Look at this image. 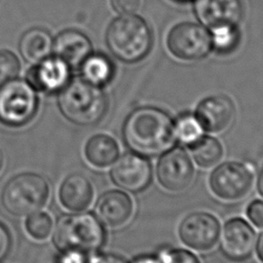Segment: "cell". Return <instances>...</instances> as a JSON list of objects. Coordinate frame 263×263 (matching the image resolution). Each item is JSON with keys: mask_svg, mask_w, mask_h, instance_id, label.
Wrapping results in <instances>:
<instances>
[{"mask_svg": "<svg viewBox=\"0 0 263 263\" xmlns=\"http://www.w3.org/2000/svg\"><path fill=\"white\" fill-rule=\"evenodd\" d=\"M125 145L139 155L151 157L163 153L175 141L174 120L156 107H140L125 119L122 127Z\"/></svg>", "mask_w": 263, "mask_h": 263, "instance_id": "obj_1", "label": "cell"}, {"mask_svg": "<svg viewBox=\"0 0 263 263\" xmlns=\"http://www.w3.org/2000/svg\"><path fill=\"white\" fill-rule=\"evenodd\" d=\"M58 93L61 113L74 124L96 125L106 115L108 109L106 93L100 86L87 82L82 77L71 78Z\"/></svg>", "mask_w": 263, "mask_h": 263, "instance_id": "obj_2", "label": "cell"}, {"mask_svg": "<svg viewBox=\"0 0 263 263\" xmlns=\"http://www.w3.org/2000/svg\"><path fill=\"white\" fill-rule=\"evenodd\" d=\"M106 42L115 58L125 63H135L149 52L152 46V33L142 17L121 14L109 25Z\"/></svg>", "mask_w": 263, "mask_h": 263, "instance_id": "obj_3", "label": "cell"}, {"mask_svg": "<svg viewBox=\"0 0 263 263\" xmlns=\"http://www.w3.org/2000/svg\"><path fill=\"white\" fill-rule=\"evenodd\" d=\"M106 240V231L92 213H77L59 218L53 232V242L62 252L78 250L84 253L98 251Z\"/></svg>", "mask_w": 263, "mask_h": 263, "instance_id": "obj_4", "label": "cell"}, {"mask_svg": "<svg viewBox=\"0 0 263 263\" xmlns=\"http://www.w3.org/2000/svg\"><path fill=\"white\" fill-rule=\"evenodd\" d=\"M49 196V184L36 173H21L12 177L3 187L1 202L11 215H31L44 206Z\"/></svg>", "mask_w": 263, "mask_h": 263, "instance_id": "obj_5", "label": "cell"}, {"mask_svg": "<svg viewBox=\"0 0 263 263\" xmlns=\"http://www.w3.org/2000/svg\"><path fill=\"white\" fill-rule=\"evenodd\" d=\"M36 90L27 80L13 78L0 84V123L6 127H23L38 111Z\"/></svg>", "mask_w": 263, "mask_h": 263, "instance_id": "obj_6", "label": "cell"}, {"mask_svg": "<svg viewBox=\"0 0 263 263\" xmlns=\"http://www.w3.org/2000/svg\"><path fill=\"white\" fill-rule=\"evenodd\" d=\"M255 167L250 163L227 161L218 165L210 176V187L214 194L225 200H237L252 189Z\"/></svg>", "mask_w": 263, "mask_h": 263, "instance_id": "obj_7", "label": "cell"}, {"mask_svg": "<svg viewBox=\"0 0 263 263\" xmlns=\"http://www.w3.org/2000/svg\"><path fill=\"white\" fill-rule=\"evenodd\" d=\"M167 46L175 57L185 61L202 59L213 48L210 32L195 23L175 26L168 33Z\"/></svg>", "mask_w": 263, "mask_h": 263, "instance_id": "obj_8", "label": "cell"}, {"mask_svg": "<svg viewBox=\"0 0 263 263\" xmlns=\"http://www.w3.org/2000/svg\"><path fill=\"white\" fill-rule=\"evenodd\" d=\"M156 177L159 184L168 191L187 189L194 179V165L185 149L175 147L161 153L156 165Z\"/></svg>", "mask_w": 263, "mask_h": 263, "instance_id": "obj_9", "label": "cell"}, {"mask_svg": "<svg viewBox=\"0 0 263 263\" xmlns=\"http://www.w3.org/2000/svg\"><path fill=\"white\" fill-rule=\"evenodd\" d=\"M221 232L219 220L208 212H193L179 225L182 242L197 251H209L218 241Z\"/></svg>", "mask_w": 263, "mask_h": 263, "instance_id": "obj_10", "label": "cell"}, {"mask_svg": "<svg viewBox=\"0 0 263 263\" xmlns=\"http://www.w3.org/2000/svg\"><path fill=\"white\" fill-rule=\"evenodd\" d=\"M110 176L120 188L130 192H140L147 188L152 178V166L145 156L125 153L115 161Z\"/></svg>", "mask_w": 263, "mask_h": 263, "instance_id": "obj_11", "label": "cell"}, {"mask_svg": "<svg viewBox=\"0 0 263 263\" xmlns=\"http://www.w3.org/2000/svg\"><path fill=\"white\" fill-rule=\"evenodd\" d=\"M72 69L57 55L34 64L26 74V80L37 91L45 93L59 92L71 79Z\"/></svg>", "mask_w": 263, "mask_h": 263, "instance_id": "obj_12", "label": "cell"}, {"mask_svg": "<svg viewBox=\"0 0 263 263\" xmlns=\"http://www.w3.org/2000/svg\"><path fill=\"white\" fill-rule=\"evenodd\" d=\"M221 250L231 260L248 258L256 243V232L242 218L228 220L221 233Z\"/></svg>", "mask_w": 263, "mask_h": 263, "instance_id": "obj_13", "label": "cell"}, {"mask_svg": "<svg viewBox=\"0 0 263 263\" xmlns=\"http://www.w3.org/2000/svg\"><path fill=\"white\" fill-rule=\"evenodd\" d=\"M195 116L205 132L219 134L233 123L236 108L228 97L212 96L198 104Z\"/></svg>", "mask_w": 263, "mask_h": 263, "instance_id": "obj_14", "label": "cell"}, {"mask_svg": "<svg viewBox=\"0 0 263 263\" xmlns=\"http://www.w3.org/2000/svg\"><path fill=\"white\" fill-rule=\"evenodd\" d=\"M194 11L198 21L210 29L220 25L237 26L242 4L240 0H195Z\"/></svg>", "mask_w": 263, "mask_h": 263, "instance_id": "obj_15", "label": "cell"}, {"mask_svg": "<svg viewBox=\"0 0 263 263\" xmlns=\"http://www.w3.org/2000/svg\"><path fill=\"white\" fill-rule=\"evenodd\" d=\"M52 52L66 62L71 69H79L83 61L92 52L89 38L82 32L68 29L53 39Z\"/></svg>", "mask_w": 263, "mask_h": 263, "instance_id": "obj_16", "label": "cell"}, {"mask_svg": "<svg viewBox=\"0 0 263 263\" xmlns=\"http://www.w3.org/2000/svg\"><path fill=\"white\" fill-rule=\"evenodd\" d=\"M133 211V199L121 190H109L97 202V213L103 223L109 227L124 225L130 219Z\"/></svg>", "mask_w": 263, "mask_h": 263, "instance_id": "obj_17", "label": "cell"}, {"mask_svg": "<svg viewBox=\"0 0 263 263\" xmlns=\"http://www.w3.org/2000/svg\"><path fill=\"white\" fill-rule=\"evenodd\" d=\"M93 194L90 180L80 173H73L66 177L59 189L61 203L71 212L85 210L91 203Z\"/></svg>", "mask_w": 263, "mask_h": 263, "instance_id": "obj_18", "label": "cell"}, {"mask_svg": "<svg viewBox=\"0 0 263 263\" xmlns=\"http://www.w3.org/2000/svg\"><path fill=\"white\" fill-rule=\"evenodd\" d=\"M53 38L43 28H31L26 31L18 42V51L29 64H37L52 55Z\"/></svg>", "mask_w": 263, "mask_h": 263, "instance_id": "obj_19", "label": "cell"}, {"mask_svg": "<svg viewBox=\"0 0 263 263\" xmlns=\"http://www.w3.org/2000/svg\"><path fill=\"white\" fill-rule=\"evenodd\" d=\"M84 155L91 165L107 167L117 160L119 145L113 137L107 134H97L85 143Z\"/></svg>", "mask_w": 263, "mask_h": 263, "instance_id": "obj_20", "label": "cell"}, {"mask_svg": "<svg viewBox=\"0 0 263 263\" xmlns=\"http://www.w3.org/2000/svg\"><path fill=\"white\" fill-rule=\"evenodd\" d=\"M80 77L97 86H104L114 75V67L108 57L103 53H90L80 65Z\"/></svg>", "mask_w": 263, "mask_h": 263, "instance_id": "obj_21", "label": "cell"}, {"mask_svg": "<svg viewBox=\"0 0 263 263\" xmlns=\"http://www.w3.org/2000/svg\"><path fill=\"white\" fill-rule=\"evenodd\" d=\"M193 159L201 167H212L223 156V146L220 141L211 136H203L190 147Z\"/></svg>", "mask_w": 263, "mask_h": 263, "instance_id": "obj_22", "label": "cell"}, {"mask_svg": "<svg viewBox=\"0 0 263 263\" xmlns=\"http://www.w3.org/2000/svg\"><path fill=\"white\" fill-rule=\"evenodd\" d=\"M174 130L175 138L189 148L203 137L204 132L195 114L192 113L181 114L174 121Z\"/></svg>", "mask_w": 263, "mask_h": 263, "instance_id": "obj_23", "label": "cell"}, {"mask_svg": "<svg viewBox=\"0 0 263 263\" xmlns=\"http://www.w3.org/2000/svg\"><path fill=\"white\" fill-rule=\"evenodd\" d=\"M212 47L219 52H230L238 43V30L234 25H220L211 28Z\"/></svg>", "mask_w": 263, "mask_h": 263, "instance_id": "obj_24", "label": "cell"}, {"mask_svg": "<svg viewBox=\"0 0 263 263\" xmlns=\"http://www.w3.org/2000/svg\"><path fill=\"white\" fill-rule=\"evenodd\" d=\"M52 218L45 212H35L27 218L25 227L28 234L37 240L47 238L52 229Z\"/></svg>", "mask_w": 263, "mask_h": 263, "instance_id": "obj_25", "label": "cell"}, {"mask_svg": "<svg viewBox=\"0 0 263 263\" xmlns=\"http://www.w3.org/2000/svg\"><path fill=\"white\" fill-rule=\"evenodd\" d=\"M20 68V61L13 52L7 49H0V84L15 78Z\"/></svg>", "mask_w": 263, "mask_h": 263, "instance_id": "obj_26", "label": "cell"}, {"mask_svg": "<svg viewBox=\"0 0 263 263\" xmlns=\"http://www.w3.org/2000/svg\"><path fill=\"white\" fill-rule=\"evenodd\" d=\"M158 257L161 263H201L193 253L185 249H166Z\"/></svg>", "mask_w": 263, "mask_h": 263, "instance_id": "obj_27", "label": "cell"}, {"mask_svg": "<svg viewBox=\"0 0 263 263\" xmlns=\"http://www.w3.org/2000/svg\"><path fill=\"white\" fill-rule=\"evenodd\" d=\"M247 216L249 220L257 227H263V200L254 199L247 208Z\"/></svg>", "mask_w": 263, "mask_h": 263, "instance_id": "obj_28", "label": "cell"}, {"mask_svg": "<svg viewBox=\"0 0 263 263\" xmlns=\"http://www.w3.org/2000/svg\"><path fill=\"white\" fill-rule=\"evenodd\" d=\"M113 9L119 14H133L140 6V0H111Z\"/></svg>", "mask_w": 263, "mask_h": 263, "instance_id": "obj_29", "label": "cell"}, {"mask_svg": "<svg viewBox=\"0 0 263 263\" xmlns=\"http://www.w3.org/2000/svg\"><path fill=\"white\" fill-rule=\"evenodd\" d=\"M12 245L11 233L7 226L0 221V262L6 258Z\"/></svg>", "mask_w": 263, "mask_h": 263, "instance_id": "obj_30", "label": "cell"}, {"mask_svg": "<svg viewBox=\"0 0 263 263\" xmlns=\"http://www.w3.org/2000/svg\"><path fill=\"white\" fill-rule=\"evenodd\" d=\"M87 259L86 253L78 250L62 251L58 258V263H85Z\"/></svg>", "mask_w": 263, "mask_h": 263, "instance_id": "obj_31", "label": "cell"}, {"mask_svg": "<svg viewBox=\"0 0 263 263\" xmlns=\"http://www.w3.org/2000/svg\"><path fill=\"white\" fill-rule=\"evenodd\" d=\"M85 263H126V261L118 255L95 253L93 255L87 257Z\"/></svg>", "mask_w": 263, "mask_h": 263, "instance_id": "obj_32", "label": "cell"}, {"mask_svg": "<svg viewBox=\"0 0 263 263\" xmlns=\"http://www.w3.org/2000/svg\"><path fill=\"white\" fill-rule=\"evenodd\" d=\"M129 263H161V262L158 256L145 254V255H141L134 258Z\"/></svg>", "mask_w": 263, "mask_h": 263, "instance_id": "obj_33", "label": "cell"}, {"mask_svg": "<svg viewBox=\"0 0 263 263\" xmlns=\"http://www.w3.org/2000/svg\"><path fill=\"white\" fill-rule=\"evenodd\" d=\"M256 253L259 260L263 263V231L260 233L257 243H256Z\"/></svg>", "mask_w": 263, "mask_h": 263, "instance_id": "obj_34", "label": "cell"}, {"mask_svg": "<svg viewBox=\"0 0 263 263\" xmlns=\"http://www.w3.org/2000/svg\"><path fill=\"white\" fill-rule=\"evenodd\" d=\"M257 187H258V191L259 193L263 196V166L260 171L259 177H258V182H257Z\"/></svg>", "mask_w": 263, "mask_h": 263, "instance_id": "obj_35", "label": "cell"}, {"mask_svg": "<svg viewBox=\"0 0 263 263\" xmlns=\"http://www.w3.org/2000/svg\"><path fill=\"white\" fill-rule=\"evenodd\" d=\"M4 162H5V157H4V154L2 152V150L0 149V173L4 166Z\"/></svg>", "mask_w": 263, "mask_h": 263, "instance_id": "obj_36", "label": "cell"}, {"mask_svg": "<svg viewBox=\"0 0 263 263\" xmlns=\"http://www.w3.org/2000/svg\"><path fill=\"white\" fill-rule=\"evenodd\" d=\"M179 1H188V0H179Z\"/></svg>", "mask_w": 263, "mask_h": 263, "instance_id": "obj_37", "label": "cell"}]
</instances>
